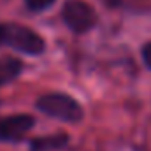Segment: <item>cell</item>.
<instances>
[{"label": "cell", "instance_id": "6da1fadb", "mask_svg": "<svg viewBox=\"0 0 151 151\" xmlns=\"http://www.w3.org/2000/svg\"><path fill=\"white\" fill-rule=\"evenodd\" d=\"M37 107L44 114L63 121H79L83 118V109L77 100L62 93H47L40 97L37 100Z\"/></svg>", "mask_w": 151, "mask_h": 151}, {"label": "cell", "instance_id": "7a4b0ae2", "mask_svg": "<svg viewBox=\"0 0 151 151\" xmlns=\"http://www.w3.org/2000/svg\"><path fill=\"white\" fill-rule=\"evenodd\" d=\"M62 16H63L65 25L70 30H74L76 34H84L90 28H93V25L97 23V14L91 9V5H88L86 2H81V0L65 2Z\"/></svg>", "mask_w": 151, "mask_h": 151}, {"label": "cell", "instance_id": "3957f363", "mask_svg": "<svg viewBox=\"0 0 151 151\" xmlns=\"http://www.w3.org/2000/svg\"><path fill=\"white\" fill-rule=\"evenodd\" d=\"M5 42L27 55H40L46 46L44 39L39 34H35L32 28L19 27V25L5 27Z\"/></svg>", "mask_w": 151, "mask_h": 151}, {"label": "cell", "instance_id": "277c9868", "mask_svg": "<svg viewBox=\"0 0 151 151\" xmlns=\"http://www.w3.org/2000/svg\"><path fill=\"white\" fill-rule=\"evenodd\" d=\"M34 127V118L28 114H14L0 119V139L16 141L21 139Z\"/></svg>", "mask_w": 151, "mask_h": 151}, {"label": "cell", "instance_id": "5b68a950", "mask_svg": "<svg viewBox=\"0 0 151 151\" xmlns=\"http://www.w3.org/2000/svg\"><path fill=\"white\" fill-rule=\"evenodd\" d=\"M21 62L12 56H2L0 58V86L16 79L18 74L21 72Z\"/></svg>", "mask_w": 151, "mask_h": 151}, {"label": "cell", "instance_id": "8992f818", "mask_svg": "<svg viewBox=\"0 0 151 151\" xmlns=\"http://www.w3.org/2000/svg\"><path fill=\"white\" fill-rule=\"evenodd\" d=\"M67 135H47V137H37L32 141V150L34 151H51L60 150L67 144Z\"/></svg>", "mask_w": 151, "mask_h": 151}, {"label": "cell", "instance_id": "52a82bcc", "mask_svg": "<svg viewBox=\"0 0 151 151\" xmlns=\"http://www.w3.org/2000/svg\"><path fill=\"white\" fill-rule=\"evenodd\" d=\"M53 4H55V0H25V5H27L30 11H34V12L46 11V9H49Z\"/></svg>", "mask_w": 151, "mask_h": 151}, {"label": "cell", "instance_id": "ba28073f", "mask_svg": "<svg viewBox=\"0 0 151 151\" xmlns=\"http://www.w3.org/2000/svg\"><path fill=\"white\" fill-rule=\"evenodd\" d=\"M142 60H144V63L151 69V42H148L142 47Z\"/></svg>", "mask_w": 151, "mask_h": 151}, {"label": "cell", "instance_id": "9c48e42d", "mask_svg": "<svg viewBox=\"0 0 151 151\" xmlns=\"http://www.w3.org/2000/svg\"><path fill=\"white\" fill-rule=\"evenodd\" d=\"M2 42H5V27L4 25H0V44Z\"/></svg>", "mask_w": 151, "mask_h": 151}]
</instances>
